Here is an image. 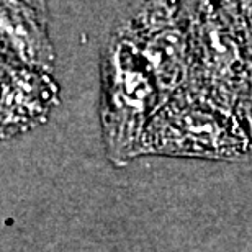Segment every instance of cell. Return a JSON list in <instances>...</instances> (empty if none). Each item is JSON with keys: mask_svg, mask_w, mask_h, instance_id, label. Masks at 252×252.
Returning <instances> with one entry per match:
<instances>
[{"mask_svg": "<svg viewBox=\"0 0 252 252\" xmlns=\"http://www.w3.org/2000/svg\"><path fill=\"white\" fill-rule=\"evenodd\" d=\"M112 46V44H110ZM158 84L138 46L113 43L105 59L103 126L108 149L128 153L153 108Z\"/></svg>", "mask_w": 252, "mask_h": 252, "instance_id": "obj_1", "label": "cell"}, {"mask_svg": "<svg viewBox=\"0 0 252 252\" xmlns=\"http://www.w3.org/2000/svg\"><path fill=\"white\" fill-rule=\"evenodd\" d=\"M2 41L8 56L23 67L43 74L53 70L54 53L46 33L43 3L3 2Z\"/></svg>", "mask_w": 252, "mask_h": 252, "instance_id": "obj_2", "label": "cell"}, {"mask_svg": "<svg viewBox=\"0 0 252 252\" xmlns=\"http://www.w3.org/2000/svg\"><path fill=\"white\" fill-rule=\"evenodd\" d=\"M2 136L18 133L48 115L54 103L56 89L46 74L23 67L15 69L12 63L2 61Z\"/></svg>", "mask_w": 252, "mask_h": 252, "instance_id": "obj_3", "label": "cell"}]
</instances>
